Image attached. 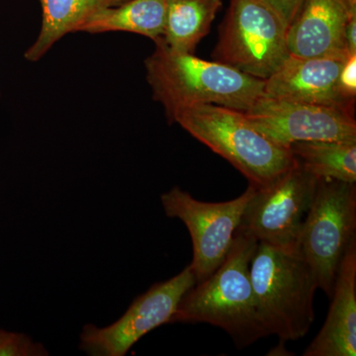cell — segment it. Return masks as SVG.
<instances>
[{"label":"cell","instance_id":"2e32d148","mask_svg":"<svg viewBox=\"0 0 356 356\" xmlns=\"http://www.w3.org/2000/svg\"><path fill=\"white\" fill-rule=\"evenodd\" d=\"M222 0H166L161 43L173 51L194 54L207 36Z\"/></svg>","mask_w":356,"mask_h":356},{"label":"cell","instance_id":"44dd1931","mask_svg":"<svg viewBox=\"0 0 356 356\" xmlns=\"http://www.w3.org/2000/svg\"><path fill=\"white\" fill-rule=\"evenodd\" d=\"M346 42L348 55L356 54V16L350 21L346 27Z\"/></svg>","mask_w":356,"mask_h":356},{"label":"cell","instance_id":"9a60e30c","mask_svg":"<svg viewBox=\"0 0 356 356\" xmlns=\"http://www.w3.org/2000/svg\"><path fill=\"white\" fill-rule=\"evenodd\" d=\"M166 0H126L95 14L79 32L102 34L128 32L161 40L165 28Z\"/></svg>","mask_w":356,"mask_h":356},{"label":"cell","instance_id":"5b68a950","mask_svg":"<svg viewBox=\"0 0 356 356\" xmlns=\"http://www.w3.org/2000/svg\"><path fill=\"white\" fill-rule=\"evenodd\" d=\"M355 240L356 184L318 178L297 250L310 266L318 288L330 299L341 259Z\"/></svg>","mask_w":356,"mask_h":356},{"label":"cell","instance_id":"6da1fadb","mask_svg":"<svg viewBox=\"0 0 356 356\" xmlns=\"http://www.w3.org/2000/svg\"><path fill=\"white\" fill-rule=\"evenodd\" d=\"M145 60L147 81L170 121L177 110L215 104L247 112L264 96V81L222 63L173 51L161 41Z\"/></svg>","mask_w":356,"mask_h":356},{"label":"cell","instance_id":"8992f818","mask_svg":"<svg viewBox=\"0 0 356 356\" xmlns=\"http://www.w3.org/2000/svg\"><path fill=\"white\" fill-rule=\"evenodd\" d=\"M287 30L280 16L259 0H231L213 58L266 81L291 55Z\"/></svg>","mask_w":356,"mask_h":356},{"label":"cell","instance_id":"3957f363","mask_svg":"<svg viewBox=\"0 0 356 356\" xmlns=\"http://www.w3.org/2000/svg\"><path fill=\"white\" fill-rule=\"evenodd\" d=\"M250 280L267 336L274 334L285 343L308 334L315 321L314 296L318 286L298 250L259 243L250 262Z\"/></svg>","mask_w":356,"mask_h":356},{"label":"cell","instance_id":"ac0fdd59","mask_svg":"<svg viewBox=\"0 0 356 356\" xmlns=\"http://www.w3.org/2000/svg\"><path fill=\"white\" fill-rule=\"evenodd\" d=\"M49 353L43 344L34 343L19 332L0 329V356H44Z\"/></svg>","mask_w":356,"mask_h":356},{"label":"cell","instance_id":"5bb4252c","mask_svg":"<svg viewBox=\"0 0 356 356\" xmlns=\"http://www.w3.org/2000/svg\"><path fill=\"white\" fill-rule=\"evenodd\" d=\"M124 1L126 0H40L41 29L26 51V60H41L60 39L70 33L79 32L95 14Z\"/></svg>","mask_w":356,"mask_h":356},{"label":"cell","instance_id":"7c38bea8","mask_svg":"<svg viewBox=\"0 0 356 356\" xmlns=\"http://www.w3.org/2000/svg\"><path fill=\"white\" fill-rule=\"evenodd\" d=\"M344 58L290 55L280 69L264 81V96L355 111L341 102L337 93V79Z\"/></svg>","mask_w":356,"mask_h":356},{"label":"cell","instance_id":"4fadbf2b","mask_svg":"<svg viewBox=\"0 0 356 356\" xmlns=\"http://www.w3.org/2000/svg\"><path fill=\"white\" fill-rule=\"evenodd\" d=\"M331 300L325 324L304 356L356 355V240L339 264Z\"/></svg>","mask_w":356,"mask_h":356},{"label":"cell","instance_id":"e0dca14e","mask_svg":"<svg viewBox=\"0 0 356 356\" xmlns=\"http://www.w3.org/2000/svg\"><path fill=\"white\" fill-rule=\"evenodd\" d=\"M288 149L295 163L314 177L356 184V143L303 140Z\"/></svg>","mask_w":356,"mask_h":356},{"label":"cell","instance_id":"52a82bcc","mask_svg":"<svg viewBox=\"0 0 356 356\" xmlns=\"http://www.w3.org/2000/svg\"><path fill=\"white\" fill-rule=\"evenodd\" d=\"M317 181V177L295 163L269 184L261 187L252 185L254 194L245 206L238 229L259 243L296 250L300 229Z\"/></svg>","mask_w":356,"mask_h":356},{"label":"cell","instance_id":"8fae6325","mask_svg":"<svg viewBox=\"0 0 356 356\" xmlns=\"http://www.w3.org/2000/svg\"><path fill=\"white\" fill-rule=\"evenodd\" d=\"M355 16L356 0H303L287 30L290 54L346 58V27Z\"/></svg>","mask_w":356,"mask_h":356},{"label":"cell","instance_id":"30bf717a","mask_svg":"<svg viewBox=\"0 0 356 356\" xmlns=\"http://www.w3.org/2000/svg\"><path fill=\"white\" fill-rule=\"evenodd\" d=\"M267 139L284 147L303 140L356 143L355 111L261 96L243 112Z\"/></svg>","mask_w":356,"mask_h":356},{"label":"cell","instance_id":"d6986e66","mask_svg":"<svg viewBox=\"0 0 356 356\" xmlns=\"http://www.w3.org/2000/svg\"><path fill=\"white\" fill-rule=\"evenodd\" d=\"M337 93L346 106L355 108L356 97V54L344 58L337 84Z\"/></svg>","mask_w":356,"mask_h":356},{"label":"cell","instance_id":"7a4b0ae2","mask_svg":"<svg viewBox=\"0 0 356 356\" xmlns=\"http://www.w3.org/2000/svg\"><path fill=\"white\" fill-rule=\"evenodd\" d=\"M259 242L238 229L226 259L184 296L170 323H205L224 330L238 348L266 337L255 305L250 262Z\"/></svg>","mask_w":356,"mask_h":356},{"label":"cell","instance_id":"9c48e42d","mask_svg":"<svg viewBox=\"0 0 356 356\" xmlns=\"http://www.w3.org/2000/svg\"><path fill=\"white\" fill-rule=\"evenodd\" d=\"M196 284L191 266L170 280L154 284L134 300L126 313L106 327L86 325L81 348L91 356H123L147 332L168 324L185 293Z\"/></svg>","mask_w":356,"mask_h":356},{"label":"cell","instance_id":"277c9868","mask_svg":"<svg viewBox=\"0 0 356 356\" xmlns=\"http://www.w3.org/2000/svg\"><path fill=\"white\" fill-rule=\"evenodd\" d=\"M170 122L228 161L254 187L269 184L295 163L287 147L267 139L238 110L193 105L177 110Z\"/></svg>","mask_w":356,"mask_h":356},{"label":"cell","instance_id":"ffe728a7","mask_svg":"<svg viewBox=\"0 0 356 356\" xmlns=\"http://www.w3.org/2000/svg\"><path fill=\"white\" fill-rule=\"evenodd\" d=\"M259 1L273 9L287 27H289L303 0H259Z\"/></svg>","mask_w":356,"mask_h":356},{"label":"cell","instance_id":"ba28073f","mask_svg":"<svg viewBox=\"0 0 356 356\" xmlns=\"http://www.w3.org/2000/svg\"><path fill=\"white\" fill-rule=\"evenodd\" d=\"M254 191L248 184L238 197L215 203L197 200L177 186L161 195L166 216L181 220L191 234L193 259L189 266L196 283L207 280L226 259Z\"/></svg>","mask_w":356,"mask_h":356}]
</instances>
